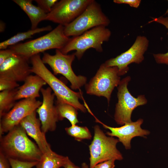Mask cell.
Masks as SVG:
<instances>
[{"label": "cell", "instance_id": "obj_1", "mask_svg": "<svg viewBox=\"0 0 168 168\" xmlns=\"http://www.w3.org/2000/svg\"><path fill=\"white\" fill-rule=\"evenodd\" d=\"M0 152L8 159L27 161H38L43 154L19 124L0 137Z\"/></svg>", "mask_w": 168, "mask_h": 168}, {"label": "cell", "instance_id": "obj_2", "mask_svg": "<svg viewBox=\"0 0 168 168\" xmlns=\"http://www.w3.org/2000/svg\"><path fill=\"white\" fill-rule=\"evenodd\" d=\"M32 66L31 72L41 77L54 92L57 100L69 104L77 110L85 113L86 109L79 99L82 97L81 92H76L69 88L57 78L46 67L39 54L30 58Z\"/></svg>", "mask_w": 168, "mask_h": 168}, {"label": "cell", "instance_id": "obj_3", "mask_svg": "<svg viewBox=\"0 0 168 168\" xmlns=\"http://www.w3.org/2000/svg\"><path fill=\"white\" fill-rule=\"evenodd\" d=\"M64 26L58 25L47 34L24 43L9 47L13 53L24 56L30 59L40 53L53 49L61 50L70 38L64 33Z\"/></svg>", "mask_w": 168, "mask_h": 168}, {"label": "cell", "instance_id": "obj_4", "mask_svg": "<svg viewBox=\"0 0 168 168\" xmlns=\"http://www.w3.org/2000/svg\"><path fill=\"white\" fill-rule=\"evenodd\" d=\"M111 35V31L106 26L96 27L79 36L70 38L66 45L59 50L65 54L72 51L75 50L74 54L76 56L78 59H80L86 51L90 48L102 52L103 50L102 44L109 41Z\"/></svg>", "mask_w": 168, "mask_h": 168}, {"label": "cell", "instance_id": "obj_5", "mask_svg": "<svg viewBox=\"0 0 168 168\" xmlns=\"http://www.w3.org/2000/svg\"><path fill=\"white\" fill-rule=\"evenodd\" d=\"M110 22L109 18L103 12L100 5L93 0L77 17L64 26V33L69 37H76L96 27H106Z\"/></svg>", "mask_w": 168, "mask_h": 168}, {"label": "cell", "instance_id": "obj_6", "mask_svg": "<svg viewBox=\"0 0 168 168\" xmlns=\"http://www.w3.org/2000/svg\"><path fill=\"white\" fill-rule=\"evenodd\" d=\"M94 136L89 146L90 154L89 168L111 159L121 160L123 156L116 147L118 139L107 136L98 125L94 127Z\"/></svg>", "mask_w": 168, "mask_h": 168}, {"label": "cell", "instance_id": "obj_7", "mask_svg": "<svg viewBox=\"0 0 168 168\" xmlns=\"http://www.w3.org/2000/svg\"><path fill=\"white\" fill-rule=\"evenodd\" d=\"M117 67H108L104 63L100 66L95 75L85 85L87 94L106 98L110 101L112 92L121 81Z\"/></svg>", "mask_w": 168, "mask_h": 168}, {"label": "cell", "instance_id": "obj_8", "mask_svg": "<svg viewBox=\"0 0 168 168\" xmlns=\"http://www.w3.org/2000/svg\"><path fill=\"white\" fill-rule=\"evenodd\" d=\"M75 57L74 53L65 54L56 49L55 54L45 53L41 59L44 63L50 67L54 75H62L70 82L71 88L76 90L85 85L87 78L84 76L76 75L73 71L72 64Z\"/></svg>", "mask_w": 168, "mask_h": 168}, {"label": "cell", "instance_id": "obj_9", "mask_svg": "<svg viewBox=\"0 0 168 168\" xmlns=\"http://www.w3.org/2000/svg\"><path fill=\"white\" fill-rule=\"evenodd\" d=\"M130 79L129 76L124 78L118 86V102L116 105L114 117L116 123L120 125L132 122L131 115L133 110L147 102L144 95H140L135 98L130 93L127 86Z\"/></svg>", "mask_w": 168, "mask_h": 168}, {"label": "cell", "instance_id": "obj_10", "mask_svg": "<svg viewBox=\"0 0 168 168\" xmlns=\"http://www.w3.org/2000/svg\"><path fill=\"white\" fill-rule=\"evenodd\" d=\"M93 0H61L58 1L51 11L47 14L45 20L64 26L74 20Z\"/></svg>", "mask_w": 168, "mask_h": 168}, {"label": "cell", "instance_id": "obj_11", "mask_svg": "<svg viewBox=\"0 0 168 168\" xmlns=\"http://www.w3.org/2000/svg\"><path fill=\"white\" fill-rule=\"evenodd\" d=\"M149 44V41L146 37L138 35L127 50L115 58L108 60L104 63L108 67H117L119 75H123L129 70V65L132 63L139 64L142 62Z\"/></svg>", "mask_w": 168, "mask_h": 168}, {"label": "cell", "instance_id": "obj_12", "mask_svg": "<svg viewBox=\"0 0 168 168\" xmlns=\"http://www.w3.org/2000/svg\"><path fill=\"white\" fill-rule=\"evenodd\" d=\"M42 101L35 98H26L16 102L13 107L0 118V137L19 124L24 118L40 106Z\"/></svg>", "mask_w": 168, "mask_h": 168}, {"label": "cell", "instance_id": "obj_13", "mask_svg": "<svg viewBox=\"0 0 168 168\" xmlns=\"http://www.w3.org/2000/svg\"><path fill=\"white\" fill-rule=\"evenodd\" d=\"M49 87L42 88L40 92L43 101L40 106L36 110L41 123L42 131L44 133L48 131L55 130L57 123L59 120L55 105H54L55 96Z\"/></svg>", "mask_w": 168, "mask_h": 168}, {"label": "cell", "instance_id": "obj_14", "mask_svg": "<svg viewBox=\"0 0 168 168\" xmlns=\"http://www.w3.org/2000/svg\"><path fill=\"white\" fill-rule=\"evenodd\" d=\"M29 59L14 54L0 65V77L17 82H24L32 73Z\"/></svg>", "mask_w": 168, "mask_h": 168}, {"label": "cell", "instance_id": "obj_15", "mask_svg": "<svg viewBox=\"0 0 168 168\" xmlns=\"http://www.w3.org/2000/svg\"><path fill=\"white\" fill-rule=\"evenodd\" d=\"M143 120L140 119L137 121L126 123L119 127H112L107 126L100 122L103 127L109 129L110 132H106L109 136L116 137L126 149L131 147L130 142L132 139L137 136L145 137L150 134V132L141 127Z\"/></svg>", "mask_w": 168, "mask_h": 168}, {"label": "cell", "instance_id": "obj_16", "mask_svg": "<svg viewBox=\"0 0 168 168\" xmlns=\"http://www.w3.org/2000/svg\"><path fill=\"white\" fill-rule=\"evenodd\" d=\"M19 124L27 134L35 140L43 154L52 150L46 140L45 133L41 130L40 121L36 117V110L22 119Z\"/></svg>", "mask_w": 168, "mask_h": 168}, {"label": "cell", "instance_id": "obj_17", "mask_svg": "<svg viewBox=\"0 0 168 168\" xmlns=\"http://www.w3.org/2000/svg\"><path fill=\"white\" fill-rule=\"evenodd\" d=\"M46 84L45 81L40 76L30 75L26 78L24 84L17 88L15 100L36 99L40 96V90Z\"/></svg>", "mask_w": 168, "mask_h": 168}, {"label": "cell", "instance_id": "obj_18", "mask_svg": "<svg viewBox=\"0 0 168 168\" xmlns=\"http://www.w3.org/2000/svg\"><path fill=\"white\" fill-rule=\"evenodd\" d=\"M26 13L31 22V30L37 28L39 24L45 20L47 13L39 6L33 5L32 0H13Z\"/></svg>", "mask_w": 168, "mask_h": 168}, {"label": "cell", "instance_id": "obj_19", "mask_svg": "<svg viewBox=\"0 0 168 168\" xmlns=\"http://www.w3.org/2000/svg\"><path fill=\"white\" fill-rule=\"evenodd\" d=\"M68 157L59 155L52 150L43 154L36 168H60L63 167Z\"/></svg>", "mask_w": 168, "mask_h": 168}, {"label": "cell", "instance_id": "obj_20", "mask_svg": "<svg viewBox=\"0 0 168 168\" xmlns=\"http://www.w3.org/2000/svg\"><path fill=\"white\" fill-rule=\"evenodd\" d=\"M52 30L51 26L41 28H37L35 30H30L27 31L19 33L10 38L0 43V49H5L8 47L18 44L21 41L30 38L33 35L45 31Z\"/></svg>", "mask_w": 168, "mask_h": 168}, {"label": "cell", "instance_id": "obj_21", "mask_svg": "<svg viewBox=\"0 0 168 168\" xmlns=\"http://www.w3.org/2000/svg\"><path fill=\"white\" fill-rule=\"evenodd\" d=\"M58 120L64 118L68 119L71 125H76L79 123L77 118V110L72 105L56 100L55 103Z\"/></svg>", "mask_w": 168, "mask_h": 168}, {"label": "cell", "instance_id": "obj_22", "mask_svg": "<svg viewBox=\"0 0 168 168\" xmlns=\"http://www.w3.org/2000/svg\"><path fill=\"white\" fill-rule=\"evenodd\" d=\"M17 90L16 88L0 92V118L8 112L15 105V96Z\"/></svg>", "mask_w": 168, "mask_h": 168}, {"label": "cell", "instance_id": "obj_23", "mask_svg": "<svg viewBox=\"0 0 168 168\" xmlns=\"http://www.w3.org/2000/svg\"><path fill=\"white\" fill-rule=\"evenodd\" d=\"M67 133L73 137L78 141H81L84 139H91V134L88 128L86 127L74 125L65 128Z\"/></svg>", "mask_w": 168, "mask_h": 168}, {"label": "cell", "instance_id": "obj_24", "mask_svg": "<svg viewBox=\"0 0 168 168\" xmlns=\"http://www.w3.org/2000/svg\"><path fill=\"white\" fill-rule=\"evenodd\" d=\"M153 22L162 25L168 30V16L165 17L162 16L158 17L152 18V20L149 21L148 23ZM167 34L168 35V31ZM153 56L157 63L168 65V51L165 53L154 54Z\"/></svg>", "mask_w": 168, "mask_h": 168}, {"label": "cell", "instance_id": "obj_25", "mask_svg": "<svg viewBox=\"0 0 168 168\" xmlns=\"http://www.w3.org/2000/svg\"><path fill=\"white\" fill-rule=\"evenodd\" d=\"M11 168H32L35 166L38 161H27L11 158L8 159Z\"/></svg>", "mask_w": 168, "mask_h": 168}, {"label": "cell", "instance_id": "obj_26", "mask_svg": "<svg viewBox=\"0 0 168 168\" xmlns=\"http://www.w3.org/2000/svg\"><path fill=\"white\" fill-rule=\"evenodd\" d=\"M19 86L17 82L7 78L0 77V91L13 89L17 88Z\"/></svg>", "mask_w": 168, "mask_h": 168}, {"label": "cell", "instance_id": "obj_27", "mask_svg": "<svg viewBox=\"0 0 168 168\" xmlns=\"http://www.w3.org/2000/svg\"><path fill=\"white\" fill-rule=\"evenodd\" d=\"M38 6L40 7L45 13L47 14L49 12L56 3L57 0H35Z\"/></svg>", "mask_w": 168, "mask_h": 168}, {"label": "cell", "instance_id": "obj_28", "mask_svg": "<svg viewBox=\"0 0 168 168\" xmlns=\"http://www.w3.org/2000/svg\"><path fill=\"white\" fill-rule=\"evenodd\" d=\"M141 1L140 0H114L113 2L117 4H125L130 7L137 8L139 7Z\"/></svg>", "mask_w": 168, "mask_h": 168}, {"label": "cell", "instance_id": "obj_29", "mask_svg": "<svg viewBox=\"0 0 168 168\" xmlns=\"http://www.w3.org/2000/svg\"><path fill=\"white\" fill-rule=\"evenodd\" d=\"M14 54L10 49L1 50L0 51V65Z\"/></svg>", "mask_w": 168, "mask_h": 168}, {"label": "cell", "instance_id": "obj_30", "mask_svg": "<svg viewBox=\"0 0 168 168\" xmlns=\"http://www.w3.org/2000/svg\"><path fill=\"white\" fill-rule=\"evenodd\" d=\"M115 161L114 159H111L99 163L93 168H114Z\"/></svg>", "mask_w": 168, "mask_h": 168}, {"label": "cell", "instance_id": "obj_31", "mask_svg": "<svg viewBox=\"0 0 168 168\" xmlns=\"http://www.w3.org/2000/svg\"><path fill=\"white\" fill-rule=\"evenodd\" d=\"M0 168H11L8 158L0 152Z\"/></svg>", "mask_w": 168, "mask_h": 168}, {"label": "cell", "instance_id": "obj_32", "mask_svg": "<svg viewBox=\"0 0 168 168\" xmlns=\"http://www.w3.org/2000/svg\"><path fill=\"white\" fill-rule=\"evenodd\" d=\"M64 168H80L79 167L75 165L69 159H67L63 167Z\"/></svg>", "mask_w": 168, "mask_h": 168}, {"label": "cell", "instance_id": "obj_33", "mask_svg": "<svg viewBox=\"0 0 168 168\" xmlns=\"http://www.w3.org/2000/svg\"><path fill=\"white\" fill-rule=\"evenodd\" d=\"M82 168H89L88 165L85 162H83L82 164Z\"/></svg>", "mask_w": 168, "mask_h": 168}, {"label": "cell", "instance_id": "obj_34", "mask_svg": "<svg viewBox=\"0 0 168 168\" xmlns=\"http://www.w3.org/2000/svg\"><path fill=\"white\" fill-rule=\"evenodd\" d=\"M166 13L168 14V9L166 11Z\"/></svg>", "mask_w": 168, "mask_h": 168}]
</instances>
